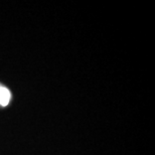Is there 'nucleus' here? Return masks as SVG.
<instances>
[{"mask_svg":"<svg viewBox=\"0 0 155 155\" xmlns=\"http://www.w3.org/2000/svg\"><path fill=\"white\" fill-rule=\"evenodd\" d=\"M10 100V92L6 88L0 87V105L1 106H6Z\"/></svg>","mask_w":155,"mask_h":155,"instance_id":"f257e3e1","label":"nucleus"}]
</instances>
